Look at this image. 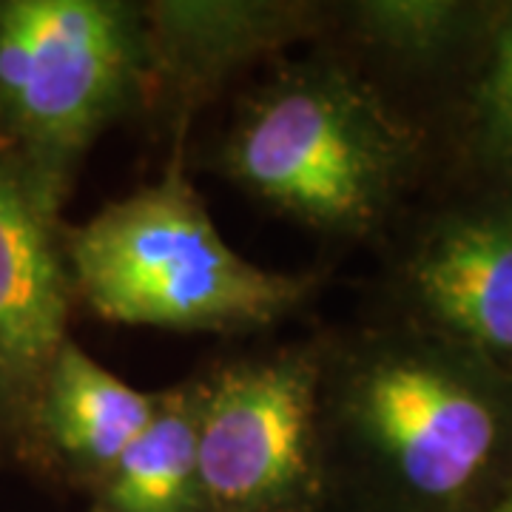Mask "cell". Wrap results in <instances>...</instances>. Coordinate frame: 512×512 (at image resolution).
Wrapping results in <instances>:
<instances>
[{
    "mask_svg": "<svg viewBox=\"0 0 512 512\" xmlns=\"http://www.w3.org/2000/svg\"><path fill=\"white\" fill-rule=\"evenodd\" d=\"M322 441L362 512H487L512 481V370L424 328L373 333L325 353Z\"/></svg>",
    "mask_w": 512,
    "mask_h": 512,
    "instance_id": "1",
    "label": "cell"
},
{
    "mask_svg": "<svg viewBox=\"0 0 512 512\" xmlns=\"http://www.w3.org/2000/svg\"><path fill=\"white\" fill-rule=\"evenodd\" d=\"M66 259L74 299L106 322L134 328H265L311 291V279L237 254L180 168L66 231Z\"/></svg>",
    "mask_w": 512,
    "mask_h": 512,
    "instance_id": "2",
    "label": "cell"
},
{
    "mask_svg": "<svg viewBox=\"0 0 512 512\" xmlns=\"http://www.w3.org/2000/svg\"><path fill=\"white\" fill-rule=\"evenodd\" d=\"M413 157L407 128L336 60L285 63L248 94L222 140L225 177L262 205L330 237L382 220Z\"/></svg>",
    "mask_w": 512,
    "mask_h": 512,
    "instance_id": "3",
    "label": "cell"
},
{
    "mask_svg": "<svg viewBox=\"0 0 512 512\" xmlns=\"http://www.w3.org/2000/svg\"><path fill=\"white\" fill-rule=\"evenodd\" d=\"M151 86L126 0H0V146L60 205L94 140Z\"/></svg>",
    "mask_w": 512,
    "mask_h": 512,
    "instance_id": "4",
    "label": "cell"
},
{
    "mask_svg": "<svg viewBox=\"0 0 512 512\" xmlns=\"http://www.w3.org/2000/svg\"><path fill=\"white\" fill-rule=\"evenodd\" d=\"M322 370L325 350L288 345L200 379V512H322Z\"/></svg>",
    "mask_w": 512,
    "mask_h": 512,
    "instance_id": "5",
    "label": "cell"
},
{
    "mask_svg": "<svg viewBox=\"0 0 512 512\" xmlns=\"http://www.w3.org/2000/svg\"><path fill=\"white\" fill-rule=\"evenodd\" d=\"M60 202L0 146V441L32 444L37 396L72 339Z\"/></svg>",
    "mask_w": 512,
    "mask_h": 512,
    "instance_id": "6",
    "label": "cell"
},
{
    "mask_svg": "<svg viewBox=\"0 0 512 512\" xmlns=\"http://www.w3.org/2000/svg\"><path fill=\"white\" fill-rule=\"evenodd\" d=\"M404 282L419 328L512 370V200L444 214Z\"/></svg>",
    "mask_w": 512,
    "mask_h": 512,
    "instance_id": "7",
    "label": "cell"
},
{
    "mask_svg": "<svg viewBox=\"0 0 512 512\" xmlns=\"http://www.w3.org/2000/svg\"><path fill=\"white\" fill-rule=\"evenodd\" d=\"M140 15L151 83L194 97L305 40L325 9L302 0H154Z\"/></svg>",
    "mask_w": 512,
    "mask_h": 512,
    "instance_id": "8",
    "label": "cell"
},
{
    "mask_svg": "<svg viewBox=\"0 0 512 512\" xmlns=\"http://www.w3.org/2000/svg\"><path fill=\"white\" fill-rule=\"evenodd\" d=\"M160 393L131 387L69 339L40 387L32 444L92 493L154 419Z\"/></svg>",
    "mask_w": 512,
    "mask_h": 512,
    "instance_id": "9",
    "label": "cell"
},
{
    "mask_svg": "<svg viewBox=\"0 0 512 512\" xmlns=\"http://www.w3.org/2000/svg\"><path fill=\"white\" fill-rule=\"evenodd\" d=\"M200 404V379L163 390L154 419L97 481L92 512H200Z\"/></svg>",
    "mask_w": 512,
    "mask_h": 512,
    "instance_id": "10",
    "label": "cell"
},
{
    "mask_svg": "<svg viewBox=\"0 0 512 512\" xmlns=\"http://www.w3.org/2000/svg\"><path fill=\"white\" fill-rule=\"evenodd\" d=\"M504 6L467 0H359L345 6L350 32L404 72H436L487 43Z\"/></svg>",
    "mask_w": 512,
    "mask_h": 512,
    "instance_id": "11",
    "label": "cell"
},
{
    "mask_svg": "<svg viewBox=\"0 0 512 512\" xmlns=\"http://www.w3.org/2000/svg\"><path fill=\"white\" fill-rule=\"evenodd\" d=\"M478 151L512 180V3L501 9L487 37V60L476 89Z\"/></svg>",
    "mask_w": 512,
    "mask_h": 512,
    "instance_id": "12",
    "label": "cell"
},
{
    "mask_svg": "<svg viewBox=\"0 0 512 512\" xmlns=\"http://www.w3.org/2000/svg\"><path fill=\"white\" fill-rule=\"evenodd\" d=\"M487 512H512V481L507 484V490L495 498V504Z\"/></svg>",
    "mask_w": 512,
    "mask_h": 512,
    "instance_id": "13",
    "label": "cell"
},
{
    "mask_svg": "<svg viewBox=\"0 0 512 512\" xmlns=\"http://www.w3.org/2000/svg\"><path fill=\"white\" fill-rule=\"evenodd\" d=\"M86 512H92V510H86Z\"/></svg>",
    "mask_w": 512,
    "mask_h": 512,
    "instance_id": "14",
    "label": "cell"
}]
</instances>
